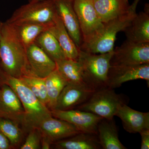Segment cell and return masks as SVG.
Returning a JSON list of instances; mask_svg holds the SVG:
<instances>
[{"mask_svg":"<svg viewBox=\"0 0 149 149\" xmlns=\"http://www.w3.org/2000/svg\"><path fill=\"white\" fill-rule=\"evenodd\" d=\"M0 65L2 71L12 77L20 78L30 74L27 48L15 26L6 21L3 23L0 41Z\"/></svg>","mask_w":149,"mask_h":149,"instance_id":"obj_1","label":"cell"},{"mask_svg":"<svg viewBox=\"0 0 149 149\" xmlns=\"http://www.w3.org/2000/svg\"><path fill=\"white\" fill-rule=\"evenodd\" d=\"M0 83H5L15 91L25 113V126L27 130L36 128L42 121L52 116L50 110L42 103L19 78L5 74L1 70Z\"/></svg>","mask_w":149,"mask_h":149,"instance_id":"obj_2","label":"cell"},{"mask_svg":"<svg viewBox=\"0 0 149 149\" xmlns=\"http://www.w3.org/2000/svg\"><path fill=\"white\" fill-rule=\"evenodd\" d=\"M113 51L96 54L80 50L77 60L82 70L84 83L97 91L107 87L108 73Z\"/></svg>","mask_w":149,"mask_h":149,"instance_id":"obj_3","label":"cell"},{"mask_svg":"<svg viewBox=\"0 0 149 149\" xmlns=\"http://www.w3.org/2000/svg\"><path fill=\"white\" fill-rule=\"evenodd\" d=\"M136 14L130 8L127 13L104 23L101 32L95 38L80 46V50L90 53L101 54L113 50L116 35L123 31Z\"/></svg>","mask_w":149,"mask_h":149,"instance_id":"obj_4","label":"cell"},{"mask_svg":"<svg viewBox=\"0 0 149 149\" xmlns=\"http://www.w3.org/2000/svg\"><path fill=\"white\" fill-rule=\"evenodd\" d=\"M128 101V98L124 95L118 94L114 89L106 87L95 91L87 101L75 109L112 119L115 116L118 106L127 104Z\"/></svg>","mask_w":149,"mask_h":149,"instance_id":"obj_5","label":"cell"},{"mask_svg":"<svg viewBox=\"0 0 149 149\" xmlns=\"http://www.w3.org/2000/svg\"><path fill=\"white\" fill-rule=\"evenodd\" d=\"M56 14L53 0H42L21 6L6 22L15 25L29 23L49 24Z\"/></svg>","mask_w":149,"mask_h":149,"instance_id":"obj_6","label":"cell"},{"mask_svg":"<svg viewBox=\"0 0 149 149\" xmlns=\"http://www.w3.org/2000/svg\"><path fill=\"white\" fill-rule=\"evenodd\" d=\"M73 5L83 37L82 44L89 42L100 33L104 23L94 7L93 0H74Z\"/></svg>","mask_w":149,"mask_h":149,"instance_id":"obj_7","label":"cell"},{"mask_svg":"<svg viewBox=\"0 0 149 149\" xmlns=\"http://www.w3.org/2000/svg\"><path fill=\"white\" fill-rule=\"evenodd\" d=\"M149 64V42L139 43L126 40L113 49L111 66Z\"/></svg>","mask_w":149,"mask_h":149,"instance_id":"obj_8","label":"cell"},{"mask_svg":"<svg viewBox=\"0 0 149 149\" xmlns=\"http://www.w3.org/2000/svg\"><path fill=\"white\" fill-rule=\"evenodd\" d=\"M0 117L25 126V111L18 96L10 86L0 83Z\"/></svg>","mask_w":149,"mask_h":149,"instance_id":"obj_9","label":"cell"},{"mask_svg":"<svg viewBox=\"0 0 149 149\" xmlns=\"http://www.w3.org/2000/svg\"><path fill=\"white\" fill-rule=\"evenodd\" d=\"M143 79L149 81V64L137 65L111 66L107 80V87L114 89L123 83Z\"/></svg>","mask_w":149,"mask_h":149,"instance_id":"obj_10","label":"cell"},{"mask_svg":"<svg viewBox=\"0 0 149 149\" xmlns=\"http://www.w3.org/2000/svg\"><path fill=\"white\" fill-rule=\"evenodd\" d=\"M95 91L86 84L68 83L60 94L54 110L75 109L87 101Z\"/></svg>","mask_w":149,"mask_h":149,"instance_id":"obj_11","label":"cell"},{"mask_svg":"<svg viewBox=\"0 0 149 149\" xmlns=\"http://www.w3.org/2000/svg\"><path fill=\"white\" fill-rule=\"evenodd\" d=\"M53 117L65 120L75 126L79 131L97 134V126L103 118L89 112L73 109L51 111Z\"/></svg>","mask_w":149,"mask_h":149,"instance_id":"obj_12","label":"cell"},{"mask_svg":"<svg viewBox=\"0 0 149 149\" xmlns=\"http://www.w3.org/2000/svg\"><path fill=\"white\" fill-rule=\"evenodd\" d=\"M56 12L76 45L80 49L83 43L78 19L74 10V0H53Z\"/></svg>","mask_w":149,"mask_h":149,"instance_id":"obj_13","label":"cell"},{"mask_svg":"<svg viewBox=\"0 0 149 149\" xmlns=\"http://www.w3.org/2000/svg\"><path fill=\"white\" fill-rule=\"evenodd\" d=\"M27 62L30 74L45 78L56 69L55 61L36 44L27 49Z\"/></svg>","mask_w":149,"mask_h":149,"instance_id":"obj_14","label":"cell"},{"mask_svg":"<svg viewBox=\"0 0 149 149\" xmlns=\"http://www.w3.org/2000/svg\"><path fill=\"white\" fill-rule=\"evenodd\" d=\"M36 129L53 143L81 132L69 123L53 116L42 121Z\"/></svg>","mask_w":149,"mask_h":149,"instance_id":"obj_15","label":"cell"},{"mask_svg":"<svg viewBox=\"0 0 149 149\" xmlns=\"http://www.w3.org/2000/svg\"><path fill=\"white\" fill-rule=\"evenodd\" d=\"M115 116L121 119L123 128L128 133H140L149 129V112L135 110L124 104L118 106Z\"/></svg>","mask_w":149,"mask_h":149,"instance_id":"obj_16","label":"cell"},{"mask_svg":"<svg viewBox=\"0 0 149 149\" xmlns=\"http://www.w3.org/2000/svg\"><path fill=\"white\" fill-rule=\"evenodd\" d=\"M123 32L126 40L134 42H149V11L148 4L144 12L136 13Z\"/></svg>","mask_w":149,"mask_h":149,"instance_id":"obj_17","label":"cell"},{"mask_svg":"<svg viewBox=\"0 0 149 149\" xmlns=\"http://www.w3.org/2000/svg\"><path fill=\"white\" fill-rule=\"evenodd\" d=\"M48 30L54 36L66 58L77 60L80 49L70 37L61 19L56 14Z\"/></svg>","mask_w":149,"mask_h":149,"instance_id":"obj_18","label":"cell"},{"mask_svg":"<svg viewBox=\"0 0 149 149\" xmlns=\"http://www.w3.org/2000/svg\"><path fill=\"white\" fill-rule=\"evenodd\" d=\"M93 3L104 23L127 13L130 9L128 0H93Z\"/></svg>","mask_w":149,"mask_h":149,"instance_id":"obj_19","label":"cell"},{"mask_svg":"<svg viewBox=\"0 0 149 149\" xmlns=\"http://www.w3.org/2000/svg\"><path fill=\"white\" fill-rule=\"evenodd\" d=\"M52 145L58 149H102L97 134L82 132Z\"/></svg>","mask_w":149,"mask_h":149,"instance_id":"obj_20","label":"cell"},{"mask_svg":"<svg viewBox=\"0 0 149 149\" xmlns=\"http://www.w3.org/2000/svg\"><path fill=\"white\" fill-rule=\"evenodd\" d=\"M97 134L102 149H127L119 140L113 118H102L98 125Z\"/></svg>","mask_w":149,"mask_h":149,"instance_id":"obj_21","label":"cell"},{"mask_svg":"<svg viewBox=\"0 0 149 149\" xmlns=\"http://www.w3.org/2000/svg\"><path fill=\"white\" fill-rule=\"evenodd\" d=\"M55 62L57 70L68 83L86 84L83 81L82 70L78 61L65 58Z\"/></svg>","mask_w":149,"mask_h":149,"instance_id":"obj_22","label":"cell"},{"mask_svg":"<svg viewBox=\"0 0 149 149\" xmlns=\"http://www.w3.org/2000/svg\"><path fill=\"white\" fill-rule=\"evenodd\" d=\"M35 44L40 47L54 61L66 58L57 40L48 29L39 35Z\"/></svg>","mask_w":149,"mask_h":149,"instance_id":"obj_23","label":"cell"},{"mask_svg":"<svg viewBox=\"0 0 149 149\" xmlns=\"http://www.w3.org/2000/svg\"><path fill=\"white\" fill-rule=\"evenodd\" d=\"M67 84L66 80L57 69L46 77L45 84L48 97L47 107L51 111L54 109L59 96Z\"/></svg>","mask_w":149,"mask_h":149,"instance_id":"obj_24","label":"cell"},{"mask_svg":"<svg viewBox=\"0 0 149 149\" xmlns=\"http://www.w3.org/2000/svg\"><path fill=\"white\" fill-rule=\"evenodd\" d=\"M50 23H29L13 25L15 27L21 42L27 49L29 46L35 43L36 39L41 33L48 30Z\"/></svg>","mask_w":149,"mask_h":149,"instance_id":"obj_25","label":"cell"},{"mask_svg":"<svg viewBox=\"0 0 149 149\" xmlns=\"http://www.w3.org/2000/svg\"><path fill=\"white\" fill-rule=\"evenodd\" d=\"M19 79L27 85L37 99L47 107L48 97L45 78H41L29 74L24 75Z\"/></svg>","mask_w":149,"mask_h":149,"instance_id":"obj_26","label":"cell"},{"mask_svg":"<svg viewBox=\"0 0 149 149\" xmlns=\"http://www.w3.org/2000/svg\"><path fill=\"white\" fill-rule=\"evenodd\" d=\"M0 132L8 139L12 148L21 142L22 132L19 123L16 121L0 117Z\"/></svg>","mask_w":149,"mask_h":149,"instance_id":"obj_27","label":"cell"},{"mask_svg":"<svg viewBox=\"0 0 149 149\" xmlns=\"http://www.w3.org/2000/svg\"><path fill=\"white\" fill-rule=\"evenodd\" d=\"M42 135L36 128L32 129L26 138L24 143L20 147L21 149H39L41 148Z\"/></svg>","mask_w":149,"mask_h":149,"instance_id":"obj_28","label":"cell"},{"mask_svg":"<svg viewBox=\"0 0 149 149\" xmlns=\"http://www.w3.org/2000/svg\"><path fill=\"white\" fill-rule=\"evenodd\" d=\"M139 133L141 137V149H149V129L143 130Z\"/></svg>","mask_w":149,"mask_h":149,"instance_id":"obj_29","label":"cell"},{"mask_svg":"<svg viewBox=\"0 0 149 149\" xmlns=\"http://www.w3.org/2000/svg\"><path fill=\"white\" fill-rule=\"evenodd\" d=\"M12 148L8 139L0 132V149H10Z\"/></svg>","mask_w":149,"mask_h":149,"instance_id":"obj_30","label":"cell"},{"mask_svg":"<svg viewBox=\"0 0 149 149\" xmlns=\"http://www.w3.org/2000/svg\"><path fill=\"white\" fill-rule=\"evenodd\" d=\"M41 148L42 149H49L51 148L53 143L47 137L42 136Z\"/></svg>","mask_w":149,"mask_h":149,"instance_id":"obj_31","label":"cell"},{"mask_svg":"<svg viewBox=\"0 0 149 149\" xmlns=\"http://www.w3.org/2000/svg\"><path fill=\"white\" fill-rule=\"evenodd\" d=\"M140 1V0H134L133 3L131 5H130V7L133 9L136 10V8H137V6H138V3H139Z\"/></svg>","mask_w":149,"mask_h":149,"instance_id":"obj_32","label":"cell"},{"mask_svg":"<svg viewBox=\"0 0 149 149\" xmlns=\"http://www.w3.org/2000/svg\"><path fill=\"white\" fill-rule=\"evenodd\" d=\"M3 23V22H2L0 20V41H1V38L2 29Z\"/></svg>","mask_w":149,"mask_h":149,"instance_id":"obj_33","label":"cell"},{"mask_svg":"<svg viewBox=\"0 0 149 149\" xmlns=\"http://www.w3.org/2000/svg\"><path fill=\"white\" fill-rule=\"evenodd\" d=\"M42 1V0H28L29 2H35L39 1Z\"/></svg>","mask_w":149,"mask_h":149,"instance_id":"obj_34","label":"cell"},{"mask_svg":"<svg viewBox=\"0 0 149 149\" xmlns=\"http://www.w3.org/2000/svg\"><path fill=\"white\" fill-rule=\"evenodd\" d=\"M1 65H0V72H1Z\"/></svg>","mask_w":149,"mask_h":149,"instance_id":"obj_35","label":"cell"}]
</instances>
